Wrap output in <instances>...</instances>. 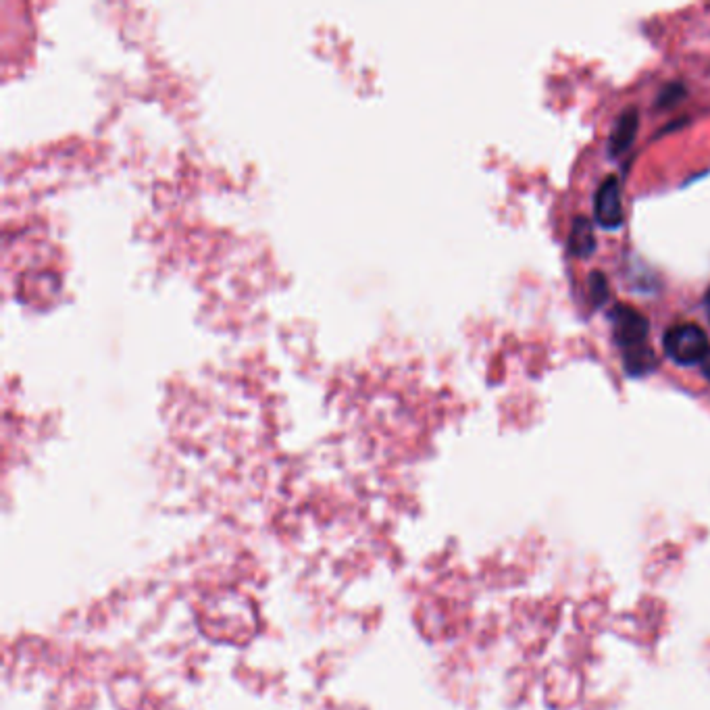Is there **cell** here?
<instances>
[{
	"label": "cell",
	"mask_w": 710,
	"mask_h": 710,
	"mask_svg": "<svg viewBox=\"0 0 710 710\" xmlns=\"http://www.w3.org/2000/svg\"><path fill=\"white\" fill-rule=\"evenodd\" d=\"M636 132H638V113L636 111L623 113L613 136H611V152L615 157L629 148L633 138H636Z\"/></svg>",
	"instance_id": "cell-5"
},
{
	"label": "cell",
	"mask_w": 710,
	"mask_h": 710,
	"mask_svg": "<svg viewBox=\"0 0 710 710\" xmlns=\"http://www.w3.org/2000/svg\"><path fill=\"white\" fill-rule=\"evenodd\" d=\"M590 284H592V294H594V300L596 302H602L604 296H606V282H604V277L600 273H594L590 277Z\"/></svg>",
	"instance_id": "cell-7"
},
{
	"label": "cell",
	"mask_w": 710,
	"mask_h": 710,
	"mask_svg": "<svg viewBox=\"0 0 710 710\" xmlns=\"http://www.w3.org/2000/svg\"><path fill=\"white\" fill-rule=\"evenodd\" d=\"M663 346L669 357L679 365L702 363L708 354V338L696 323H677L667 329Z\"/></svg>",
	"instance_id": "cell-1"
},
{
	"label": "cell",
	"mask_w": 710,
	"mask_h": 710,
	"mask_svg": "<svg viewBox=\"0 0 710 710\" xmlns=\"http://www.w3.org/2000/svg\"><path fill=\"white\" fill-rule=\"evenodd\" d=\"M611 323H613V336L623 350L644 346L648 336V321L642 313H638L631 307H625V304H619V307H615L611 313Z\"/></svg>",
	"instance_id": "cell-2"
},
{
	"label": "cell",
	"mask_w": 710,
	"mask_h": 710,
	"mask_svg": "<svg viewBox=\"0 0 710 710\" xmlns=\"http://www.w3.org/2000/svg\"><path fill=\"white\" fill-rule=\"evenodd\" d=\"M656 365V357L654 352L648 346H638L625 350V369L631 375H644L648 371H652Z\"/></svg>",
	"instance_id": "cell-6"
},
{
	"label": "cell",
	"mask_w": 710,
	"mask_h": 710,
	"mask_svg": "<svg viewBox=\"0 0 710 710\" xmlns=\"http://www.w3.org/2000/svg\"><path fill=\"white\" fill-rule=\"evenodd\" d=\"M594 248H596V236H594L592 221L588 217H577L571 227V236H569L571 255L588 257V255H592Z\"/></svg>",
	"instance_id": "cell-4"
},
{
	"label": "cell",
	"mask_w": 710,
	"mask_h": 710,
	"mask_svg": "<svg viewBox=\"0 0 710 710\" xmlns=\"http://www.w3.org/2000/svg\"><path fill=\"white\" fill-rule=\"evenodd\" d=\"M596 221L606 227V230H615L623 223V202H621V188L615 177H606L602 186L596 192Z\"/></svg>",
	"instance_id": "cell-3"
},
{
	"label": "cell",
	"mask_w": 710,
	"mask_h": 710,
	"mask_svg": "<svg viewBox=\"0 0 710 710\" xmlns=\"http://www.w3.org/2000/svg\"><path fill=\"white\" fill-rule=\"evenodd\" d=\"M700 367H702V373H704V377H706V379H710V350H708V354H706V357L702 359Z\"/></svg>",
	"instance_id": "cell-8"
},
{
	"label": "cell",
	"mask_w": 710,
	"mask_h": 710,
	"mask_svg": "<svg viewBox=\"0 0 710 710\" xmlns=\"http://www.w3.org/2000/svg\"><path fill=\"white\" fill-rule=\"evenodd\" d=\"M706 309H708V315H710V290L706 294Z\"/></svg>",
	"instance_id": "cell-9"
}]
</instances>
